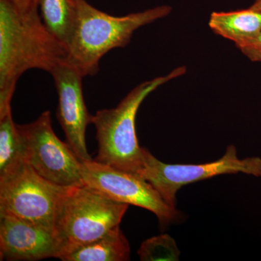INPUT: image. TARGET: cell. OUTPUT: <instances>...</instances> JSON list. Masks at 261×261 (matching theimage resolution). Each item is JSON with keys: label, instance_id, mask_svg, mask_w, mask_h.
<instances>
[{"label": "cell", "instance_id": "1", "mask_svg": "<svg viewBox=\"0 0 261 261\" xmlns=\"http://www.w3.org/2000/svg\"><path fill=\"white\" fill-rule=\"evenodd\" d=\"M68 60V50L43 23L38 8L21 11L10 0H0V117L11 111L23 73L41 69L50 73Z\"/></svg>", "mask_w": 261, "mask_h": 261}, {"label": "cell", "instance_id": "2", "mask_svg": "<svg viewBox=\"0 0 261 261\" xmlns=\"http://www.w3.org/2000/svg\"><path fill=\"white\" fill-rule=\"evenodd\" d=\"M74 1L76 21L68 61L84 77L97 74L101 58L113 49L126 47L137 29L168 16L172 10L171 6L162 5L117 17L100 11L87 0Z\"/></svg>", "mask_w": 261, "mask_h": 261}, {"label": "cell", "instance_id": "3", "mask_svg": "<svg viewBox=\"0 0 261 261\" xmlns=\"http://www.w3.org/2000/svg\"><path fill=\"white\" fill-rule=\"evenodd\" d=\"M186 67L139 84L116 108L98 111L92 117L96 128L98 154L95 161L126 172L138 173L142 166L143 147L139 145L136 117L141 104L163 84L185 75Z\"/></svg>", "mask_w": 261, "mask_h": 261}, {"label": "cell", "instance_id": "4", "mask_svg": "<svg viewBox=\"0 0 261 261\" xmlns=\"http://www.w3.org/2000/svg\"><path fill=\"white\" fill-rule=\"evenodd\" d=\"M128 207L86 185L65 187L55 216L58 258L120 226Z\"/></svg>", "mask_w": 261, "mask_h": 261}, {"label": "cell", "instance_id": "5", "mask_svg": "<svg viewBox=\"0 0 261 261\" xmlns=\"http://www.w3.org/2000/svg\"><path fill=\"white\" fill-rule=\"evenodd\" d=\"M16 126L24 161L38 174L58 186L84 185L81 161L55 134L50 111H44L32 123Z\"/></svg>", "mask_w": 261, "mask_h": 261}, {"label": "cell", "instance_id": "6", "mask_svg": "<svg viewBox=\"0 0 261 261\" xmlns=\"http://www.w3.org/2000/svg\"><path fill=\"white\" fill-rule=\"evenodd\" d=\"M238 173L261 176V159H240L236 147L230 145L221 159L203 164H168L143 147L142 166L137 174L148 181L168 205L176 207V193L182 187L219 175Z\"/></svg>", "mask_w": 261, "mask_h": 261}, {"label": "cell", "instance_id": "7", "mask_svg": "<svg viewBox=\"0 0 261 261\" xmlns=\"http://www.w3.org/2000/svg\"><path fill=\"white\" fill-rule=\"evenodd\" d=\"M65 187L47 181L24 161L0 177V213L54 232L57 207Z\"/></svg>", "mask_w": 261, "mask_h": 261}, {"label": "cell", "instance_id": "8", "mask_svg": "<svg viewBox=\"0 0 261 261\" xmlns=\"http://www.w3.org/2000/svg\"><path fill=\"white\" fill-rule=\"evenodd\" d=\"M80 168L84 185L111 200L153 213L161 227L184 221L181 211L168 205L159 192L140 175L116 169L95 160L81 161Z\"/></svg>", "mask_w": 261, "mask_h": 261}, {"label": "cell", "instance_id": "9", "mask_svg": "<svg viewBox=\"0 0 261 261\" xmlns=\"http://www.w3.org/2000/svg\"><path fill=\"white\" fill-rule=\"evenodd\" d=\"M50 74L58 94L57 116L66 142L81 161H91L86 144V130L92 123V116L84 99V75L68 61L56 67Z\"/></svg>", "mask_w": 261, "mask_h": 261}, {"label": "cell", "instance_id": "10", "mask_svg": "<svg viewBox=\"0 0 261 261\" xmlns=\"http://www.w3.org/2000/svg\"><path fill=\"white\" fill-rule=\"evenodd\" d=\"M54 232L12 215L0 213V260L34 261L58 258Z\"/></svg>", "mask_w": 261, "mask_h": 261}, {"label": "cell", "instance_id": "11", "mask_svg": "<svg viewBox=\"0 0 261 261\" xmlns=\"http://www.w3.org/2000/svg\"><path fill=\"white\" fill-rule=\"evenodd\" d=\"M209 27L218 35L234 43L240 49L261 32V13L248 8L211 13Z\"/></svg>", "mask_w": 261, "mask_h": 261}, {"label": "cell", "instance_id": "12", "mask_svg": "<svg viewBox=\"0 0 261 261\" xmlns=\"http://www.w3.org/2000/svg\"><path fill=\"white\" fill-rule=\"evenodd\" d=\"M129 244L120 226L102 238L59 257L63 261H126L130 260Z\"/></svg>", "mask_w": 261, "mask_h": 261}, {"label": "cell", "instance_id": "13", "mask_svg": "<svg viewBox=\"0 0 261 261\" xmlns=\"http://www.w3.org/2000/svg\"><path fill=\"white\" fill-rule=\"evenodd\" d=\"M43 23L67 50L76 21L74 0H38Z\"/></svg>", "mask_w": 261, "mask_h": 261}, {"label": "cell", "instance_id": "14", "mask_svg": "<svg viewBox=\"0 0 261 261\" xmlns=\"http://www.w3.org/2000/svg\"><path fill=\"white\" fill-rule=\"evenodd\" d=\"M23 162L21 142L10 111L0 117V177Z\"/></svg>", "mask_w": 261, "mask_h": 261}, {"label": "cell", "instance_id": "15", "mask_svg": "<svg viewBox=\"0 0 261 261\" xmlns=\"http://www.w3.org/2000/svg\"><path fill=\"white\" fill-rule=\"evenodd\" d=\"M176 242L168 234L159 235L145 240L138 250L142 261L177 260L179 257Z\"/></svg>", "mask_w": 261, "mask_h": 261}, {"label": "cell", "instance_id": "16", "mask_svg": "<svg viewBox=\"0 0 261 261\" xmlns=\"http://www.w3.org/2000/svg\"><path fill=\"white\" fill-rule=\"evenodd\" d=\"M239 49L250 61L261 63V32Z\"/></svg>", "mask_w": 261, "mask_h": 261}, {"label": "cell", "instance_id": "17", "mask_svg": "<svg viewBox=\"0 0 261 261\" xmlns=\"http://www.w3.org/2000/svg\"><path fill=\"white\" fill-rule=\"evenodd\" d=\"M13 5L21 11H28L39 8L38 0H10Z\"/></svg>", "mask_w": 261, "mask_h": 261}, {"label": "cell", "instance_id": "18", "mask_svg": "<svg viewBox=\"0 0 261 261\" xmlns=\"http://www.w3.org/2000/svg\"><path fill=\"white\" fill-rule=\"evenodd\" d=\"M251 9L261 13V0H255L253 4L250 7Z\"/></svg>", "mask_w": 261, "mask_h": 261}]
</instances>
